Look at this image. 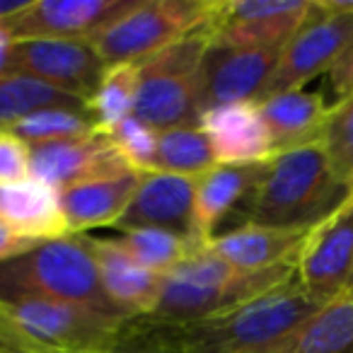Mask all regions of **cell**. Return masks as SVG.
<instances>
[{"mask_svg": "<svg viewBox=\"0 0 353 353\" xmlns=\"http://www.w3.org/2000/svg\"><path fill=\"white\" fill-rule=\"evenodd\" d=\"M30 179V145L8 128H0V187Z\"/></svg>", "mask_w": 353, "mask_h": 353, "instance_id": "31", "label": "cell"}, {"mask_svg": "<svg viewBox=\"0 0 353 353\" xmlns=\"http://www.w3.org/2000/svg\"><path fill=\"white\" fill-rule=\"evenodd\" d=\"M131 167L123 162L107 136L94 128L90 136L30 145V176L61 192L63 187L104 174H119Z\"/></svg>", "mask_w": 353, "mask_h": 353, "instance_id": "14", "label": "cell"}, {"mask_svg": "<svg viewBox=\"0 0 353 353\" xmlns=\"http://www.w3.org/2000/svg\"><path fill=\"white\" fill-rule=\"evenodd\" d=\"M17 138L27 143V145H41V143H56V141H68V138H83L94 131V121L88 112H78V109H41L22 121L8 126Z\"/></svg>", "mask_w": 353, "mask_h": 353, "instance_id": "28", "label": "cell"}, {"mask_svg": "<svg viewBox=\"0 0 353 353\" xmlns=\"http://www.w3.org/2000/svg\"><path fill=\"white\" fill-rule=\"evenodd\" d=\"M322 145L334 174L353 189V97L332 104L322 131Z\"/></svg>", "mask_w": 353, "mask_h": 353, "instance_id": "29", "label": "cell"}, {"mask_svg": "<svg viewBox=\"0 0 353 353\" xmlns=\"http://www.w3.org/2000/svg\"><path fill=\"white\" fill-rule=\"evenodd\" d=\"M37 245H39V242L25 240V237L15 235L6 223H0V261H8V259H15V256L27 254V252L34 250Z\"/></svg>", "mask_w": 353, "mask_h": 353, "instance_id": "33", "label": "cell"}, {"mask_svg": "<svg viewBox=\"0 0 353 353\" xmlns=\"http://www.w3.org/2000/svg\"><path fill=\"white\" fill-rule=\"evenodd\" d=\"M138 73H141L138 63L107 65L102 83L88 99V114L92 117L97 131H107V128L121 123L123 119L133 117L138 94Z\"/></svg>", "mask_w": 353, "mask_h": 353, "instance_id": "27", "label": "cell"}, {"mask_svg": "<svg viewBox=\"0 0 353 353\" xmlns=\"http://www.w3.org/2000/svg\"><path fill=\"white\" fill-rule=\"evenodd\" d=\"M0 298L59 300L126 319L104 295L97 264L83 235L39 242L27 254L0 261Z\"/></svg>", "mask_w": 353, "mask_h": 353, "instance_id": "5", "label": "cell"}, {"mask_svg": "<svg viewBox=\"0 0 353 353\" xmlns=\"http://www.w3.org/2000/svg\"><path fill=\"white\" fill-rule=\"evenodd\" d=\"M32 0H0V27L6 25L10 17H15L17 12H22Z\"/></svg>", "mask_w": 353, "mask_h": 353, "instance_id": "35", "label": "cell"}, {"mask_svg": "<svg viewBox=\"0 0 353 353\" xmlns=\"http://www.w3.org/2000/svg\"><path fill=\"white\" fill-rule=\"evenodd\" d=\"M78 109L88 112V104L80 97L51 88L41 80L25 73L0 75V128L22 121L25 117L41 109Z\"/></svg>", "mask_w": 353, "mask_h": 353, "instance_id": "24", "label": "cell"}, {"mask_svg": "<svg viewBox=\"0 0 353 353\" xmlns=\"http://www.w3.org/2000/svg\"><path fill=\"white\" fill-rule=\"evenodd\" d=\"M307 232L310 230H283L245 223L211 237L206 247L240 271H264L298 261Z\"/></svg>", "mask_w": 353, "mask_h": 353, "instance_id": "20", "label": "cell"}, {"mask_svg": "<svg viewBox=\"0 0 353 353\" xmlns=\"http://www.w3.org/2000/svg\"><path fill=\"white\" fill-rule=\"evenodd\" d=\"M94 353H145V351H123V348H109V351H94Z\"/></svg>", "mask_w": 353, "mask_h": 353, "instance_id": "36", "label": "cell"}, {"mask_svg": "<svg viewBox=\"0 0 353 353\" xmlns=\"http://www.w3.org/2000/svg\"><path fill=\"white\" fill-rule=\"evenodd\" d=\"M256 107L269 128L274 155L322 141V131L332 109L319 92H305V90L271 94L256 102Z\"/></svg>", "mask_w": 353, "mask_h": 353, "instance_id": "22", "label": "cell"}, {"mask_svg": "<svg viewBox=\"0 0 353 353\" xmlns=\"http://www.w3.org/2000/svg\"><path fill=\"white\" fill-rule=\"evenodd\" d=\"M12 44L15 39L8 34L6 27H0V75L12 73Z\"/></svg>", "mask_w": 353, "mask_h": 353, "instance_id": "34", "label": "cell"}, {"mask_svg": "<svg viewBox=\"0 0 353 353\" xmlns=\"http://www.w3.org/2000/svg\"><path fill=\"white\" fill-rule=\"evenodd\" d=\"M322 305L295 279L196 322L160 324L145 317L128 319L114 348L145 353H274Z\"/></svg>", "mask_w": 353, "mask_h": 353, "instance_id": "1", "label": "cell"}, {"mask_svg": "<svg viewBox=\"0 0 353 353\" xmlns=\"http://www.w3.org/2000/svg\"><path fill=\"white\" fill-rule=\"evenodd\" d=\"M199 126L208 136L218 165H264L274 157L269 128L256 102L211 107L201 114Z\"/></svg>", "mask_w": 353, "mask_h": 353, "instance_id": "16", "label": "cell"}, {"mask_svg": "<svg viewBox=\"0 0 353 353\" xmlns=\"http://www.w3.org/2000/svg\"><path fill=\"white\" fill-rule=\"evenodd\" d=\"M353 189L334 174L322 141L293 148L266 162L247 203V223L312 230L348 201Z\"/></svg>", "mask_w": 353, "mask_h": 353, "instance_id": "2", "label": "cell"}, {"mask_svg": "<svg viewBox=\"0 0 353 353\" xmlns=\"http://www.w3.org/2000/svg\"><path fill=\"white\" fill-rule=\"evenodd\" d=\"M12 73L32 75L88 104L107 73V63L99 59L90 41L15 39Z\"/></svg>", "mask_w": 353, "mask_h": 353, "instance_id": "10", "label": "cell"}, {"mask_svg": "<svg viewBox=\"0 0 353 353\" xmlns=\"http://www.w3.org/2000/svg\"><path fill=\"white\" fill-rule=\"evenodd\" d=\"M128 319L41 298H0L3 353H94L117 346Z\"/></svg>", "mask_w": 353, "mask_h": 353, "instance_id": "4", "label": "cell"}, {"mask_svg": "<svg viewBox=\"0 0 353 353\" xmlns=\"http://www.w3.org/2000/svg\"><path fill=\"white\" fill-rule=\"evenodd\" d=\"M264 165H216L213 170L196 176L194 189V240L201 247L208 245L211 237H216V228L228 218V213L235 211L240 201L250 203L256 184L261 182Z\"/></svg>", "mask_w": 353, "mask_h": 353, "instance_id": "21", "label": "cell"}, {"mask_svg": "<svg viewBox=\"0 0 353 353\" xmlns=\"http://www.w3.org/2000/svg\"><path fill=\"white\" fill-rule=\"evenodd\" d=\"M218 162L208 136L199 123L160 131L157 138L155 172H170L182 176H201L203 172L213 170Z\"/></svg>", "mask_w": 353, "mask_h": 353, "instance_id": "25", "label": "cell"}, {"mask_svg": "<svg viewBox=\"0 0 353 353\" xmlns=\"http://www.w3.org/2000/svg\"><path fill=\"white\" fill-rule=\"evenodd\" d=\"M194 189H196V176L148 172L138 184L136 196L131 199L114 228L121 232L133 228H165L196 242L194 240Z\"/></svg>", "mask_w": 353, "mask_h": 353, "instance_id": "15", "label": "cell"}, {"mask_svg": "<svg viewBox=\"0 0 353 353\" xmlns=\"http://www.w3.org/2000/svg\"><path fill=\"white\" fill-rule=\"evenodd\" d=\"M327 75L332 92L336 94V102L353 97V44L343 51V56L334 63V68Z\"/></svg>", "mask_w": 353, "mask_h": 353, "instance_id": "32", "label": "cell"}, {"mask_svg": "<svg viewBox=\"0 0 353 353\" xmlns=\"http://www.w3.org/2000/svg\"><path fill=\"white\" fill-rule=\"evenodd\" d=\"M351 44L353 15H332V12H324L319 3H314L310 20L281 51L279 65L261 99L271 94L303 90L312 78L329 73Z\"/></svg>", "mask_w": 353, "mask_h": 353, "instance_id": "9", "label": "cell"}, {"mask_svg": "<svg viewBox=\"0 0 353 353\" xmlns=\"http://www.w3.org/2000/svg\"><path fill=\"white\" fill-rule=\"evenodd\" d=\"M117 242L143 269L152 271L157 276H167L174 266L182 264L192 252L201 250L189 237L165 230V228H133V230L123 232Z\"/></svg>", "mask_w": 353, "mask_h": 353, "instance_id": "26", "label": "cell"}, {"mask_svg": "<svg viewBox=\"0 0 353 353\" xmlns=\"http://www.w3.org/2000/svg\"><path fill=\"white\" fill-rule=\"evenodd\" d=\"M0 353H3V351H0Z\"/></svg>", "mask_w": 353, "mask_h": 353, "instance_id": "38", "label": "cell"}, {"mask_svg": "<svg viewBox=\"0 0 353 353\" xmlns=\"http://www.w3.org/2000/svg\"><path fill=\"white\" fill-rule=\"evenodd\" d=\"M274 353H353V293L324 303Z\"/></svg>", "mask_w": 353, "mask_h": 353, "instance_id": "23", "label": "cell"}, {"mask_svg": "<svg viewBox=\"0 0 353 353\" xmlns=\"http://www.w3.org/2000/svg\"><path fill=\"white\" fill-rule=\"evenodd\" d=\"M346 293H353V271H351V279H348V285H346Z\"/></svg>", "mask_w": 353, "mask_h": 353, "instance_id": "37", "label": "cell"}, {"mask_svg": "<svg viewBox=\"0 0 353 353\" xmlns=\"http://www.w3.org/2000/svg\"><path fill=\"white\" fill-rule=\"evenodd\" d=\"M143 172L126 170L68 184L61 189V208L70 235H85L92 228H114L136 196Z\"/></svg>", "mask_w": 353, "mask_h": 353, "instance_id": "18", "label": "cell"}, {"mask_svg": "<svg viewBox=\"0 0 353 353\" xmlns=\"http://www.w3.org/2000/svg\"><path fill=\"white\" fill-rule=\"evenodd\" d=\"M208 41L199 34L179 39L143 61L133 117L155 131L192 126L201 119L199 70Z\"/></svg>", "mask_w": 353, "mask_h": 353, "instance_id": "6", "label": "cell"}, {"mask_svg": "<svg viewBox=\"0 0 353 353\" xmlns=\"http://www.w3.org/2000/svg\"><path fill=\"white\" fill-rule=\"evenodd\" d=\"M295 279L298 261L264 271H240L208 247H201L162 276L160 298L145 319L160 324L196 322L259 298Z\"/></svg>", "mask_w": 353, "mask_h": 353, "instance_id": "3", "label": "cell"}, {"mask_svg": "<svg viewBox=\"0 0 353 353\" xmlns=\"http://www.w3.org/2000/svg\"><path fill=\"white\" fill-rule=\"evenodd\" d=\"M0 223H6L15 235L34 242L70 235L61 208V192L34 176L0 187Z\"/></svg>", "mask_w": 353, "mask_h": 353, "instance_id": "19", "label": "cell"}, {"mask_svg": "<svg viewBox=\"0 0 353 353\" xmlns=\"http://www.w3.org/2000/svg\"><path fill=\"white\" fill-rule=\"evenodd\" d=\"M353 271V194L307 232L298 254V281L319 303L346 293Z\"/></svg>", "mask_w": 353, "mask_h": 353, "instance_id": "11", "label": "cell"}, {"mask_svg": "<svg viewBox=\"0 0 353 353\" xmlns=\"http://www.w3.org/2000/svg\"><path fill=\"white\" fill-rule=\"evenodd\" d=\"M283 49H230L208 44L199 70L201 114L223 104L259 102Z\"/></svg>", "mask_w": 353, "mask_h": 353, "instance_id": "13", "label": "cell"}, {"mask_svg": "<svg viewBox=\"0 0 353 353\" xmlns=\"http://www.w3.org/2000/svg\"><path fill=\"white\" fill-rule=\"evenodd\" d=\"M104 136L112 141V145L117 148V152L123 157L131 170L136 172H155V157H157V138L160 131L145 126L141 119L128 117L121 123L102 131Z\"/></svg>", "mask_w": 353, "mask_h": 353, "instance_id": "30", "label": "cell"}, {"mask_svg": "<svg viewBox=\"0 0 353 353\" xmlns=\"http://www.w3.org/2000/svg\"><path fill=\"white\" fill-rule=\"evenodd\" d=\"M99 271L104 295L126 319L148 317L160 298L162 276L143 269L117 240L83 235Z\"/></svg>", "mask_w": 353, "mask_h": 353, "instance_id": "17", "label": "cell"}, {"mask_svg": "<svg viewBox=\"0 0 353 353\" xmlns=\"http://www.w3.org/2000/svg\"><path fill=\"white\" fill-rule=\"evenodd\" d=\"M206 12L208 0H138L90 44L107 65L143 63L179 39L196 34Z\"/></svg>", "mask_w": 353, "mask_h": 353, "instance_id": "7", "label": "cell"}, {"mask_svg": "<svg viewBox=\"0 0 353 353\" xmlns=\"http://www.w3.org/2000/svg\"><path fill=\"white\" fill-rule=\"evenodd\" d=\"M307 0H208L199 37L230 49H283L312 15Z\"/></svg>", "mask_w": 353, "mask_h": 353, "instance_id": "8", "label": "cell"}, {"mask_svg": "<svg viewBox=\"0 0 353 353\" xmlns=\"http://www.w3.org/2000/svg\"><path fill=\"white\" fill-rule=\"evenodd\" d=\"M136 3L138 0H32L3 27L12 39L92 41Z\"/></svg>", "mask_w": 353, "mask_h": 353, "instance_id": "12", "label": "cell"}]
</instances>
